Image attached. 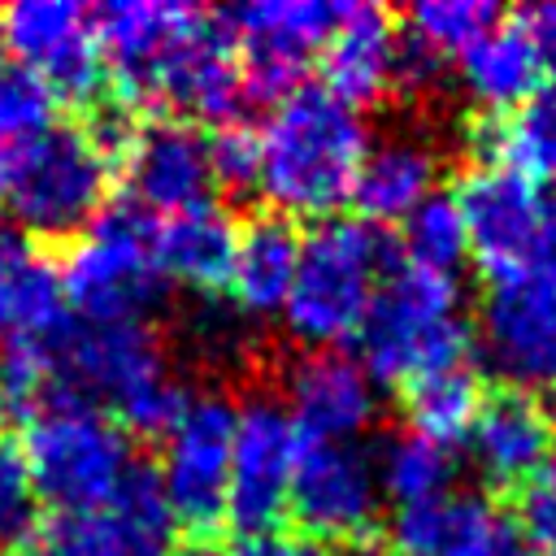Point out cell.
Returning <instances> with one entry per match:
<instances>
[{
    "mask_svg": "<svg viewBox=\"0 0 556 556\" xmlns=\"http://www.w3.org/2000/svg\"><path fill=\"white\" fill-rule=\"evenodd\" d=\"M191 343L204 352V356H217V361H235L239 352H243V326H239V317L235 313H226V308H195V317H191Z\"/></svg>",
    "mask_w": 556,
    "mask_h": 556,
    "instance_id": "d590c367",
    "label": "cell"
},
{
    "mask_svg": "<svg viewBox=\"0 0 556 556\" xmlns=\"http://www.w3.org/2000/svg\"><path fill=\"white\" fill-rule=\"evenodd\" d=\"M395 556H530L521 526L486 495L452 491L421 508H400L391 521Z\"/></svg>",
    "mask_w": 556,
    "mask_h": 556,
    "instance_id": "ac0fdd59",
    "label": "cell"
},
{
    "mask_svg": "<svg viewBox=\"0 0 556 556\" xmlns=\"http://www.w3.org/2000/svg\"><path fill=\"white\" fill-rule=\"evenodd\" d=\"M456 78H460V91L469 96V104H478L486 113H504L534 96L539 65H534L526 39L517 35V26H495L460 52Z\"/></svg>",
    "mask_w": 556,
    "mask_h": 556,
    "instance_id": "484cf974",
    "label": "cell"
},
{
    "mask_svg": "<svg viewBox=\"0 0 556 556\" xmlns=\"http://www.w3.org/2000/svg\"><path fill=\"white\" fill-rule=\"evenodd\" d=\"M552 452H556V421L539 395L500 391L482 400L469 426V456L491 486L534 482L552 465Z\"/></svg>",
    "mask_w": 556,
    "mask_h": 556,
    "instance_id": "ffe728a7",
    "label": "cell"
},
{
    "mask_svg": "<svg viewBox=\"0 0 556 556\" xmlns=\"http://www.w3.org/2000/svg\"><path fill=\"white\" fill-rule=\"evenodd\" d=\"M478 408H482V387L465 365L426 374V378L408 382V395H404V413H408L413 434H426L443 447L452 439L469 434Z\"/></svg>",
    "mask_w": 556,
    "mask_h": 556,
    "instance_id": "f1b7e54d",
    "label": "cell"
},
{
    "mask_svg": "<svg viewBox=\"0 0 556 556\" xmlns=\"http://www.w3.org/2000/svg\"><path fill=\"white\" fill-rule=\"evenodd\" d=\"M0 48L52 96L87 100L100 83L96 22L74 0H17L0 9Z\"/></svg>",
    "mask_w": 556,
    "mask_h": 556,
    "instance_id": "2e32d148",
    "label": "cell"
},
{
    "mask_svg": "<svg viewBox=\"0 0 556 556\" xmlns=\"http://www.w3.org/2000/svg\"><path fill=\"white\" fill-rule=\"evenodd\" d=\"M178 521L161 495L156 469H135L96 504L61 508L35 526V556H169Z\"/></svg>",
    "mask_w": 556,
    "mask_h": 556,
    "instance_id": "30bf717a",
    "label": "cell"
},
{
    "mask_svg": "<svg viewBox=\"0 0 556 556\" xmlns=\"http://www.w3.org/2000/svg\"><path fill=\"white\" fill-rule=\"evenodd\" d=\"M439 78V56L426 52L417 39H400V52H395V87L404 91H426L430 83Z\"/></svg>",
    "mask_w": 556,
    "mask_h": 556,
    "instance_id": "74e56055",
    "label": "cell"
},
{
    "mask_svg": "<svg viewBox=\"0 0 556 556\" xmlns=\"http://www.w3.org/2000/svg\"><path fill=\"white\" fill-rule=\"evenodd\" d=\"M513 26H517V35L526 39V48H530L539 74H543V70L556 74V0H547V4H530Z\"/></svg>",
    "mask_w": 556,
    "mask_h": 556,
    "instance_id": "8d00e7d4",
    "label": "cell"
},
{
    "mask_svg": "<svg viewBox=\"0 0 556 556\" xmlns=\"http://www.w3.org/2000/svg\"><path fill=\"white\" fill-rule=\"evenodd\" d=\"M169 556H222V552H213V547H187V552H169Z\"/></svg>",
    "mask_w": 556,
    "mask_h": 556,
    "instance_id": "60d3db41",
    "label": "cell"
},
{
    "mask_svg": "<svg viewBox=\"0 0 556 556\" xmlns=\"http://www.w3.org/2000/svg\"><path fill=\"white\" fill-rule=\"evenodd\" d=\"M109 156L78 126H48L9 156L4 204L22 235H74L104 200Z\"/></svg>",
    "mask_w": 556,
    "mask_h": 556,
    "instance_id": "ba28073f",
    "label": "cell"
},
{
    "mask_svg": "<svg viewBox=\"0 0 556 556\" xmlns=\"http://www.w3.org/2000/svg\"><path fill=\"white\" fill-rule=\"evenodd\" d=\"M122 96L135 104H165L200 122H235L248 83L222 17L187 9V17L174 26V35L156 48V56Z\"/></svg>",
    "mask_w": 556,
    "mask_h": 556,
    "instance_id": "9c48e42d",
    "label": "cell"
},
{
    "mask_svg": "<svg viewBox=\"0 0 556 556\" xmlns=\"http://www.w3.org/2000/svg\"><path fill=\"white\" fill-rule=\"evenodd\" d=\"M395 52L400 35L378 4H343L339 26L321 48L326 91L352 109L382 100L395 87Z\"/></svg>",
    "mask_w": 556,
    "mask_h": 556,
    "instance_id": "44dd1931",
    "label": "cell"
},
{
    "mask_svg": "<svg viewBox=\"0 0 556 556\" xmlns=\"http://www.w3.org/2000/svg\"><path fill=\"white\" fill-rule=\"evenodd\" d=\"M156 235L161 226L135 200L109 204L83 226L61 265V291L65 304L78 308V321H148V313L169 295Z\"/></svg>",
    "mask_w": 556,
    "mask_h": 556,
    "instance_id": "5b68a950",
    "label": "cell"
},
{
    "mask_svg": "<svg viewBox=\"0 0 556 556\" xmlns=\"http://www.w3.org/2000/svg\"><path fill=\"white\" fill-rule=\"evenodd\" d=\"M434 178H439L434 148L417 135H391L365 152L348 200H356L361 222L369 226L404 222L421 200L434 195Z\"/></svg>",
    "mask_w": 556,
    "mask_h": 556,
    "instance_id": "603a6c76",
    "label": "cell"
},
{
    "mask_svg": "<svg viewBox=\"0 0 556 556\" xmlns=\"http://www.w3.org/2000/svg\"><path fill=\"white\" fill-rule=\"evenodd\" d=\"M361 365L374 382L408 387L426 374L465 365L469 326L460 317V282L456 274H430L417 265H395L356 330Z\"/></svg>",
    "mask_w": 556,
    "mask_h": 556,
    "instance_id": "277c9868",
    "label": "cell"
},
{
    "mask_svg": "<svg viewBox=\"0 0 556 556\" xmlns=\"http://www.w3.org/2000/svg\"><path fill=\"white\" fill-rule=\"evenodd\" d=\"M473 143L530 182H556V87L534 91L504 122L478 126Z\"/></svg>",
    "mask_w": 556,
    "mask_h": 556,
    "instance_id": "4316f807",
    "label": "cell"
},
{
    "mask_svg": "<svg viewBox=\"0 0 556 556\" xmlns=\"http://www.w3.org/2000/svg\"><path fill=\"white\" fill-rule=\"evenodd\" d=\"M456 208L465 222L469 256L491 278L526 265L556 235V204L543 200L539 182L500 161H486L465 174Z\"/></svg>",
    "mask_w": 556,
    "mask_h": 556,
    "instance_id": "5bb4252c",
    "label": "cell"
},
{
    "mask_svg": "<svg viewBox=\"0 0 556 556\" xmlns=\"http://www.w3.org/2000/svg\"><path fill=\"white\" fill-rule=\"evenodd\" d=\"M339 13L343 4L330 0H252L222 13V26L239 48L248 91L261 100L291 96L339 26Z\"/></svg>",
    "mask_w": 556,
    "mask_h": 556,
    "instance_id": "7c38bea8",
    "label": "cell"
},
{
    "mask_svg": "<svg viewBox=\"0 0 556 556\" xmlns=\"http://www.w3.org/2000/svg\"><path fill=\"white\" fill-rule=\"evenodd\" d=\"M235 243H239V230L213 200L174 213L156 235L165 278H178L195 291L226 287L235 265Z\"/></svg>",
    "mask_w": 556,
    "mask_h": 556,
    "instance_id": "d4e9b609",
    "label": "cell"
},
{
    "mask_svg": "<svg viewBox=\"0 0 556 556\" xmlns=\"http://www.w3.org/2000/svg\"><path fill=\"white\" fill-rule=\"evenodd\" d=\"M521 534L539 556H556V460L526 486Z\"/></svg>",
    "mask_w": 556,
    "mask_h": 556,
    "instance_id": "836d02e7",
    "label": "cell"
},
{
    "mask_svg": "<svg viewBox=\"0 0 556 556\" xmlns=\"http://www.w3.org/2000/svg\"><path fill=\"white\" fill-rule=\"evenodd\" d=\"M374 469H378L382 500H391L395 508L434 504V500L452 495V482H456L452 452L426 434H413V430L391 434L382 443V452L374 456Z\"/></svg>",
    "mask_w": 556,
    "mask_h": 556,
    "instance_id": "83f0119b",
    "label": "cell"
},
{
    "mask_svg": "<svg viewBox=\"0 0 556 556\" xmlns=\"http://www.w3.org/2000/svg\"><path fill=\"white\" fill-rule=\"evenodd\" d=\"M9 408V391H4V382H0V413Z\"/></svg>",
    "mask_w": 556,
    "mask_h": 556,
    "instance_id": "7bdbcfd3",
    "label": "cell"
},
{
    "mask_svg": "<svg viewBox=\"0 0 556 556\" xmlns=\"http://www.w3.org/2000/svg\"><path fill=\"white\" fill-rule=\"evenodd\" d=\"M213 152V178L226 187H252L256 182V135L243 126H226L217 139H208Z\"/></svg>",
    "mask_w": 556,
    "mask_h": 556,
    "instance_id": "e575fe53",
    "label": "cell"
},
{
    "mask_svg": "<svg viewBox=\"0 0 556 556\" xmlns=\"http://www.w3.org/2000/svg\"><path fill=\"white\" fill-rule=\"evenodd\" d=\"M304 439L274 395H252L239 404L235 447H230V482H226V521L252 539L269 534L287 513V491L295 473Z\"/></svg>",
    "mask_w": 556,
    "mask_h": 556,
    "instance_id": "4fadbf2b",
    "label": "cell"
},
{
    "mask_svg": "<svg viewBox=\"0 0 556 556\" xmlns=\"http://www.w3.org/2000/svg\"><path fill=\"white\" fill-rule=\"evenodd\" d=\"M239 404L222 391H200L187 400L182 417L165 434V452L156 465L161 495L178 526L204 530L226 513L230 482V447H235Z\"/></svg>",
    "mask_w": 556,
    "mask_h": 556,
    "instance_id": "8fae6325",
    "label": "cell"
},
{
    "mask_svg": "<svg viewBox=\"0 0 556 556\" xmlns=\"http://www.w3.org/2000/svg\"><path fill=\"white\" fill-rule=\"evenodd\" d=\"M230 556H330L321 543L304 539V534H282V530H269V534H252L243 539Z\"/></svg>",
    "mask_w": 556,
    "mask_h": 556,
    "instance_id": "f35d334b",
    "label": "cell"
},
{
    "mask_svg": "<svg viewBox=\"0 0 556 556\" xmlns=\"http://www.w3.org/2000/svg\"><path fill=\"white\" fill-rule=\"evenodd\" d=\"M17 452L26 460L35 495L52 500L56 513L104 500L139 460L117 417H109L91 400L56 391L35 400Z\"/></svg>",
    "mask_w": 556,
    "mask_h": 556,
    "instance_id": "8992f818",
    "label": "cell"
},
{
    "mask_svg": "<svg viewBox=\"0 0 556 556\" xmlns=\"http://www.w3.org/2000/svg\"><path fill=\"white\" fill-rule=\"evenodd\" d=\"M295 256H300V230L278 217L261 213L239 230L235 243V265H230V300L243 317H274L287 304L291 278H295Z\"/></svg>",
    "mask_w": 556,
    "mask_h": 556,
    "instance_id": "cb8c5ba5",
    "label": "cell"
},
{
    "mask_svg": "<svg viewBox=\"0 0 556 556\" xmlns=\"http://www.w3.org/2000/svg\"><path fill=\"white\" fill-rule=\"evenodd\" d=\"M287 508L304 539H361L382 508L374 456L361 443H308L295 456Z\"/></svg>",
    "mask_w": 556,
    "mask_h": 556,
    "instance_id": "9a60e30c",
    "label": "cell"
},
{
    "mask_svg": "<svg viewBox=\"0 0 556 556\" xmlns=\"http://www.w3.org/2000/svg\"><path fill=\"white\" fill-rule=\"evenodd\" d=\"M395 269V243L361 217H321L300 235L295 278L282 304L291 339L339 348L369 313L378 282Z\"/></svg>",
    "mask_w": 556,
    "mask_h": 556,
    "instance_id": "3957f363",
    "label": "cell"
},
{
    "mask_svg": "<svg viewBox=\"0 0 556 556\" xmlns=\"http://www.w3.org/2000/svg\"><path fill=\"white\" fill-rule=\"evenodd\" d=\"M56 96L0 48V143H26L52 126Z\"/></svg>",
    "mask_w": 556,
    "mask_h": 556,
    "instance_id": "1f68e13d",
    "label": "cell"
},
{
    "mask_svg": "<svg viewBox=\"0 0 556 556\" xmlns=\"http://www.w3.org/2000/svg\"><path fill=\"white\" fill-rule=\"evenodd\" d=\"M482 361L508 391L556 387V235L517 269L495 274L478 304Z\"/></svg>",
    "mask_w": 556,
    "mask_h": 556,
    "instance_id": "52a82bcc",
    "label": "cell"
},
{
    "mask_svg": "<svg viewBox=\"0 0 556 556\" xmlns=\"http://www.w3.org/2000/svg\"><path fill=\"white\" fill-rule=\"evenodd\" d=\"M126 182L130 200L148 213H182L208 200L213 191V152L200 126L165 117L135 130L126 148Z\"/></svg>",
    "mask_w": 556,
    "mask_h": 556,
    "instance_id": "d6986e66",
    "label": "cell"
},
{
    "mask_svg": "<svg viewBox=\"0 0 556 556\" xmlns=\"http://www.w3.org/2000/svg\"><path fill=\"white\" fill-rule=\"evenodd\" d=\"M35 486L17 447L0 443V543H26L39 526L35 517Z\"/></svg>",
    "mask_w": 556,
    "mask_h": 556,
    "instance_id": "d6a6232c",
    "label": "cell"
},
{
    "mask_svg": "<svg viewBox=\"0 0 556 556\" xmlns=\"http://www.w3.org/2000/svg\"><path fill=\"white\" fill-rule=\"evenodd\" d=\"M356 556H395V552H374V547H361Z\"/></svg>",
    "mask_w": 556,
    "mask_h": 556,
    "instance_id": "b9f144b4",
    "label": "cell"
},
{
    "mask_svg": "<svg viewBox=\"0 0 556 556\" xmlns=\"http://www.w3.org/2000/svg\"><path fill=\"white\" fill-rule=\"evenodd\" d=\"M39 395H78L104 400L117 421L139 434H169L187 408V391L174 378L161 339L148 321H61L48 339H35ZM35 395V400H39Z\"/></svg>",
    "mask_w": 556,
    "mask_h": 556,
    "instance_id": "6da1fadb",
    "label": "cell"
},
{
    "mask_svg": "<svg viewBox=\"0 0 556 556\" xmlns=\"http://www.w3.org/2000/svg\"><path fill=\"white\" fill-rule=\"evenodd\" d=\"M4 187H9V148L0 143V200H4Z\"/></svg>",
    "mask_w": 556,
    "mask_h": 556,
    "instance_id": "ab89813d",
    "label": "cell"
},
{
    "mask_svg": "<svg viewBox=\"0 0 556 556\" xmlns=\"http://www.w3.org/2000/svg\"><path fill=\"white\" fill-rule=\"evenodd\" d=\"M495 26H500V4L491 0H421L408 9V39H417L439 61L447 52H465Z\"/></svg>",
    "mask_w": 556,
    "mask_h": 556,
    "instance_id": "4dcf8cb0",
    "label": "cell"
},
{
    "mask_svg": "<svg viewBox=\"0 0 556 556\" xmlns=\"http://www.w3.org/2000/svg\"><path fill=\"white\" fill-rule=\"evenodd\" d=\"M400 248H404L408 265H417V269L456 274V265L469 256V239H465V222H460L456 195L434 191L430 200H421V204L404 217Z\"/></svg>",
    "mask_w": 556,
    "mask_h": 556,
    "instance_id": "f546056e",
    "label": "cell"
},
{
    "mask_svg": "<svg viewBox=\"0 0 556 556\" xmlns=\"http://www.w3.org/2000/svg\"><path fill=\"white\" fill-rule=\"evenodd\" d=\"M369 152L361 109L343 104L326 87H295L282 96L256 130V182L282 213L334 217L352 195L356 169Z\"/></svg>",
    "mask_w": 556,
    "mask_h": 556,
    "instance_id": "7a4b0ae2",
    "label": "cell"
},
{
    "mask_svg": "<svg viewBox=\"0 0 556 556\" xmlns=\"http://www.w3.org/2000/svg\"><path fill=\"white\" fill-rule=\"evenodd\" d=\"M287 413L308 443H356L378 417V382L343 348H308L287 365Z\"/></svg>",
    "mask_w": 556,
    "mask_h": 556,
    "instance_id": "e0dca14e",
    "label": "cell"
},
{
    "mask_svg": "<svg viewBox=\"0 0 556 556\" xmlns=\"http://www.w3.org/2000/svg\"><path fill=\"white\" fill-rule=\"evenodd\" d=\"M61 321V265H52L13 222H0V343L48 339Z\"/></svg>",
    "mask_w": 556,
    "mask_h": 556,
    "instance_id": "7402d4cb",
    "label": "cell"
}]
</instances>
